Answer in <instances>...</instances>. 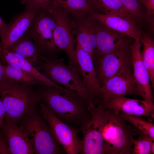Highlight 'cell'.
<instances>
[{
    "label": "cell",
    "instance_id": "23",
    "mask_svg": "<svg viewBox=\"0 0 154 154\" xmlns=\"http://www.w3.org/2000/svg\"><path fill=\"white\" fill-rule=\"evenodd\" d=\"M139 41L143 46L141 52L143 62L148 72L151 87H154V41L147 34H141Z\"/></svg>",
    "mask_w": 154,
    "mask_h": 154
},
{
    "label": "cell",
    "instance_id": "34",
    "mask_svg": "<svg viewBox=\"0 0 154 154\" xmlns=\"http://www.w3.org/2000/svg\"><path fill=\"white\" fill-rule=\"evenodd\" d=\"M5 24V23L0 16V37L2 30Z\"/></svg>",
    "mask_w": 154,
    "mask_h": 154
},
{
    "label": "cell",
    "instance_id": "22",
    "mask_svg": "<svg viewBox=\"0 0 154 154\" xmlns=\"http://www.w3.org/2000/svg\"><path fill=\"white\" fill-rule=\"evenodd\" d=\"M68 16L76 17L98 11L91 0H54Z\"/></svg>",
    "mask_w": 154,
    "mask_h": 154
},
{
    "label": "cell",
    "instance_id": "26",
    "mask_svg": "<svg viewBox=\"0 0 154 154\" xmlns=\"http://www.w3.org/2000/svg\"><path fill=\"white\" fill-rule=\"evenodd\" d=\"M118 112L125 121L131 123L141 132L147 135L154 140L153 124L141 119L137 116Z\"/></svg>",
    "mask_w": 154,
    "mask_h": 154
},
{
    "label": "cell",
    "instance_id": "8",
    "mask_svg": "<svg viewBox=\"0 0 154 154\" xmlns=\"http://www.w3.org/2000/svg\"><path fill=\"white\" fill-rule=\"evenodd\" d=\"M40 107L42 117L50 126L65 153H80L81 139L78 137V130L60 119L43 103H40Z\"/></svg>",
    "mask_w": 154,
    "mask_h": 154
},
{
    "label": "cell",
    "instance_id": "18",
    "mask_svg": "<svg viewBox=\"0 0 154 154\" xmlns=\"http://www.w3.org/2000/svg\"><path fill=\"white\" fill-rule=\"evenodd\" d=\"M89 15L106 26L134 40H139L141 32L135 21L112 13L93 12Z\"/></svg>",
    "mask_w": 154,
    "mask_h": 154
},
{
    "label": "cell",
    "instance_id": "4",
    "mask_svg": "<svg viewBox=\"0 0 154 154\" xmlns=\"http://www.w3.org/2000/svg\"><path fill=\"white\" fill-rule=\"evenodd\" d=\"M21 126L29 137L37 154H64L50 127L35 108L27 113L21 120Z\"/></svg>",
    "mask_w": 154,
    "mask_h": 154
},
{
    "label": "cell",
    "instance_id": "14",
    "mask_svg": "<svg viewBox=\"0 0 154 154\" xmlns=\"http://www.w3.org/2000/svg\"><path fill=\"white\" fill-rule=\"evenodd\" d=\"M70 17L77 43L90 54L93 60V53L96 45V31L98 21L92 18L89 14L76 17Z\"/></svg>",
    "mask_w": 154,
    "mask_h": 154
},
{
    "label": "cell",
    "instance_id": "20",
    "mask_svg": "<svg viewBox=\"0 0 154 154\" xmlns=\"http://www.w3.org/2000/svg\"><path fill=\"white\" fill-rule=\"evenodd\" d=\"M34 66L38 64L42 53L31 38L25 33L7 49Z\"/></svg>",
    "mask_w": 154,
    "mask_h": 154
},
{
    "label": "cell",
    "instance_id": "29",
    "mask_svg": "<svg viewBox=\"0 0 154 154\" xmlns=\"http://www.w3.org/2000/svg\"><path fill=\"white\" fill-rule=\"evenodd\" d=\"M25 7L49 9L57 5L54 0H19Z\"/></svg>",
    "mask_w": 154,
    "mask_h": 154
},
{
    "label": "cell",
    "instance_id": "19",
    "mask_svg": "<svg viewBox=\"0 0 154 154\" xmlns=\"http://www.w3.org/2000/svg\"><path fill=\"white\" fill-rule=\"evenodd\" d=\"M100 104L105 108L138 117H148L153 114L154 110L153 103L144 100L131 99L124 96L113 98L104 104Z\"/></svg>",
    "mask_w": 154,
    "mask_h": 154
},
{
    "label": "cell",
    "instance_id": "32",
    "mask_svg": "<svg viewBox=\"0 0 154 154\" xmlns=\"http://www.w3.org/2000/svg\"><path fill=\"white\" fill-rule=\"evenodd\" d=\"M5 114V107L0 97V131H2Z\"/></svg>",
    "mask_w": 154,
    "mask_h": 154
},
{
    "label": "cell",
    "instance_id": "15",
    "mask_svg": "<svg viewBox=\"0 0 154 154\" xmlns=\"http://www.w3.org/2000/svg\"><path fill=\"white\" fill-rule=\"evenodd\" d=\"M129 37L113 30L98 21L96 45L93 54V62L101 56L133 42Z\"/></svg>",
    "mask_w": 154,
    "mask_h": 154
},
{
    "label": "cell",
    "instance_id": "31",
    "mask_svg": "<svg viewBox=\"0 0 154 154\" xmlns=\"http://www.w3.org/2000/svg\"><path fill=\"white\" fill-rule=\"evenodd\" d=\"M143 4L148 16L153 15L154 13V0H139Z\"/></svg>",
    "mask_w": 154,
    "mask_h": 154
},
{
    "label": "cell",
    "instance_id": "16",
    "mask_svg": "<svg viewBox=\"0 0 154 154\" xmlns=\"http://www.w3.org/2000/svg\"><path fill=\"white\" fill-rule=\"evenodd\" d=\"M2 131L5 135L11 154L34 153L30 139L21 126L5 116Z\"/></svg>",
    "mask_w": 154,
    "mask_h": 154
},
{
    "label": "cell",
    "instance_id": "17",
    "mask_svg": "<svg viewBox=\"0 0 154 154\" xmlns=\"http://www.w3.org/2000/svg\"><path fill=\"white\" fill-rule=\"evenodd\" d=\"M131 53V64L133 78L142 93L144 100L153 103L151 86L148 72L142 60L139 40L129 45Z\"/></svg>",
    "mask_w": 154,
    "mask_h": 154
},
{
    "label": "cell",
    "instance_id": "24",
    "mask_svg": "<svg viewBox=\"0 0 154 154\" xmlns=\"http://www.w3.org/2000/svg\"><path fill=\"white\" fill-rule=\"evenodd\" d=\"M3 65L5 76L8 81L33 86L43 84L33 75L16 65L9 64Z\"/></svg>",
    "mask_w": 154,
    "mask_h": 154
},
{
    "label": "cell",
    "instance_id": "10",
    "mask_svg": "<svg viewBox=\"0 0 154 154\" xmlns=\"http://www.w3.org/2000/svg\"><path fill=\"white\" fill-rule=\"evenodd\" d=\"M129 44L125 45L100 57L94 62L97 79L101 87L108 79L125 67L132 65Z\"/></svg>",
    "mask_w": 154,
    "mask_h": 154
},
{
    "label": "cell",
    "instance_id": "30",
    "mask_svg": "<svg viewBox=\"0 0 154 154\" xmlns=\"http://www.w3.org/2000/svg\"><path fill=\"white\" fill-rule=\"evenodd\" d=\"M11 154L6 138L2 131H0V154Z\"/></svg>",
    "mask_w": 154,
    "mask_h": 154
},
{
    "label": "cell",
    "instance_id": "21",
    "mask_svg": "<svg viewBox=\"0 0 154 154\" xmlns=\"http://www.w3.org/2000/svg\"><path fill=\"white\" fill-rule=\"evenodd\" d=\"M0 60L4 64H12L17 65L33 75L39 80L43 84L53 86L63 90H66L64 88L58 85L40 72L28 62L19 58L14 54L3 48L0 44Z\"/></svg>",
    "mask_w": 154,
    "mask_h": 154
},
{
    "label": "cell",
    "instance_id": "33",
    "mask_svg": "<svg viewBox=\"0 0 154 154\" xmlns=\"http://www.w3.org/2000/svg\"><path fill=\"white\" fill-rule=\"evenodd\" d=\"M7 81L5 75L3 64L0 60V85Z\"/></svg>",
    "mask_w": 154,
    "mask_h": 154
},
{
    "label": "cell",
    "instance_id": "28",
    "mask_svg": "<svg viewBox=\"0 0 154 154\" xmlns=\"http://www.w3.org/2000/svg\"><path fill=\"white\" fill-rule=\"evenodd\" d=\"M128 13L137 21L145 18L137 0H121Z\"/></svg>",
    "mask_w": 154,
    "mask_h": 154
},
{
    "label": "cell",
    "instance_id": "6",
    "mask_svg": "<svg viewBox=\"0 0 154 154\" xmlns=\"http://www.w3.org/2000/svg\"><path fill=\"white\" fill-rule=\"evenodd\" d=\"M56 25L55 19L49 10L40 9L26 33L42 53L52 55L58 50L54 37Z\"/></svg>",
    "mask_w": 154,
    "mask_h": 154
},
{
    "label": "cell",
    "instance_id": "13",
    "mask_svg": "<svg viewBox=\"0 0 154 154\" xmlns=\"http://www.w3.org/2000/svg\"><path fill=\"white\" fill-rule=\"evenodd\" d=\"M75 56L79 73L88 92L90 103L96 106L100 101L101 87L97 79L93 60L90 54L77 43Z\"/></svg>",
    "mask_w": 154,
    "mask_h": 154
},
{
    "label": "cell",
    "instance_id": "25",
    "mask_svg": "<svg viewBox=\"0 0 154 154\" xmlns=\"http://www.w3.org/2000/svg\"><path fill=\"white\" fill-rule=\"evenodd\" d=\"M91 0L98 13L115 14L136 21L128 13L121 0Z\"/></svg>",
    "mask_w": 154,
    "mask_h": 154
},
{
    "label": "cell",
    "instance_id": "7",
    "mask_svg": "<svg viewBox=\"0 0 154 154\" xmlns=\"http://www.w3.org/2000/svg\"><path fill=\"white\" fill-rule=\"evenodd\" d=\"M48 10L56 21L54 33L55 44L58 50L66 53L68 65L79 72L75 56V35L70 18L57 5Z\"/></svg>",
    "mask_w": 154,
    "mask_h": 154
},
{
    "label": "cell",
    "instance_id": "1",
    "mask_svg": "<svg viewBox=\"0 0 154 154\" xmlns=\"http://www.w3.org/2000/svg\"><path fill=\"white\" fill-rule=\"evenodd\" d=\"M39 86L37 92L40 100L63 122L80 128L92 118L88 106L77 93L44 84Z\"/></svg>",
    "mask_w": 154,
    "mask_h": 154
},
{
    "label": "cell",
    "instance_id": "11",
    "mask_svg": "<svg viewBox=\"0 0 154 154\" xmlns=\"http://www.w3.org/2000/svg\"><path fill=\"white\" fill-rule=\"evenodd\" d=\"M91 119L80 128L82 138L81 139L80 153L104 154V143L102 134V119L100 109L94 105L89 108Z\"/></svg>",
    "mask_w": 154,
    "mask_h": 154
},
{
    "label": "cell",
    "instance_id": "9",
    "mask_svg": "<svg viewBox=\"0 0 154 154\" xmlns=\"http://www.w3.org/2000/svg\"><path fill=\"white\" fill-rule=\"evenodd\" d=\"M132 68V65L125 67L106 81L101 87L99 104H104L112 98L128 95L142 97L141 92L133 78Z\"/></svg>",
    "mask_w": 154,
    "mask_h": 154
},
{
    "label": "cell",
    "instance_id": "35",
    "mask_svg": "<svg viewBox=\"0 0 154 154\" xmlns=\"http://www.w3.org/2000/svg\"><path fill=\"white\" fill-rule=\"evenodd\" d=\"M154 153V142L152 143L151 148V154Z\"/></svg>",
    "mask_w": 154,
    "mask_h": 154
},
{
    "label": "cell",
    "instance_id": "2",
    "mask_svg": "<svg viewBox=\"0 0 154 154\" xmlns=\"http://www.w3.org/2000/svg\"><path fill=\"white\" fill-rule=\"evenodd\" d=\"M101 111L104 154H132L134 133L131 127L119 112L104 106Z\"/></svg>",
    "mask_w": 154,
    "mask_h": 154
},
{
    "label": "cell",
    "instance_id": "5",
    "mask_svg": "<svg viewBox=\"0 0 154 154\" xmlns=\"http://www.w3.org/2000/svg\"><path fill=\"white\" fill-rule=\"evenodd\" d=\"M38 65L44 75L66 89L77 93L89 106V94L79 72L65 64L63 59L42 55Z\"/></svg>",
    "mask_w": 154,
    "mask_h": 154
},
{
    "label": "cell",
    "instance_id": "12",
    "mask_svg": "<svg viewBox=\"0 0 154 154\" xmlns=\"http://www.w3.org/2000/svg\"><path fill=\"white\" fill-rule=\"evenodd\" d=\"M40 9L25 7L23 12L14 16L9 23H5L1 33V45L7 49L26 33Z\"/></svg>",
    "mask_w": 154,
    "mask_h": 154
},
{
    "label": "cell",
    "instance_id": "27",
    "mask_svg": "<svg viewBox=\"0 0 154 154\" xmlns=\"http://www.w3.org/2000/svg\"><path fill=\"white\" fill-rule=\"evenodd\" d=\"M141 132L138 138L134 140L132 154H151V146L154 140Z\"/></svg>",
    "mask_w": 154,
    "mask_h": 154
},
{
    "label": "cell",
    "instance_id": "3",
    "mask_svg": "<svg viewBox=\"0 0 154 154\" xmlns=\"http://www.w3.org/2000/svg\"><path fill=\"white\" fill-rule=\"evenodd\" d=\"M33 85L7 81L0 85L5 116L17 123L40 100Z\"/></svg>",
    "mask_w": 154,
    "mask_h": 154
}]
</instances>
